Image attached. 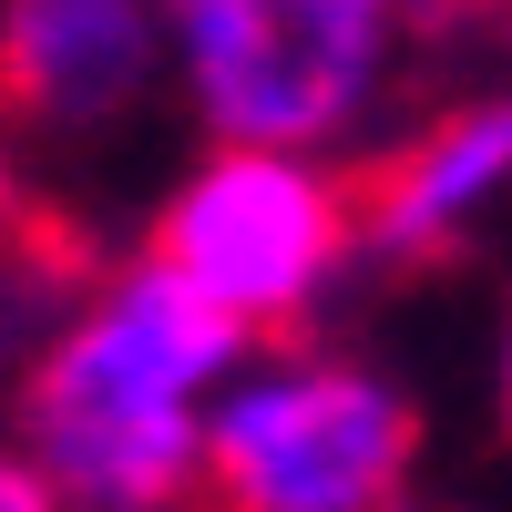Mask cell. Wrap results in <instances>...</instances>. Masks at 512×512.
Segmentation results:
<instances>
[{
  "label": "cell",
  "mask_w": 512,
  "mask_h": 512,
  "mask_svg": "<svg viewBox=\"0 0 512 512\" xmlns=\"http://www.w3.org/2000/svg\"><path fill=\"white\" fill-rule=\"evenodd\" d=\"M246 349V328L175 267L123 277L93 318H72L41 349L21 390L31 461L62 502H175L205 482V420L195 390Z\"/></svg>",
  "instance_id": "cell-1"
},
{
  "label": "cell",
  "mask_w": 512,
  "mask_h": 512,
  "mask_svg": "<svg viewBox=\"0 0 512 512\" xmlns=\"http://www.w3.org/2000/svg\"><path fill=\"white\" fill-rule=\"evenodd\" d=\"M420 472V410L369 369H277L205 420V492L236 512H379Z\"/></svg>",
  "instance_id": "cell-2"
},
{
  "label": "cell",
  "mask_w": 512,
  "mask_h": 512,
  "mask_svg": "<svg viewBox=\"0 0 512 512\" xmlns=\"http://www.w3.org/2000/svg\"><path fill=\"white\" fill-rule=\"evenodd\" d=\"M400 0H175V52L195 113L226 144H328L349 134Z\"/></svg>",
  "instance_id": "cell-3"
},
{
  "label": "cell",
  "mask_w": 512,
  "mask_h": 512,
  "mask_svg": "<svg viewBox=\"0 0 512 512\" xmlns=\"http://www.w3.org/2000/svg\"><path fill=\"white\" fill-rule=\"evenodd\" d=\"M349 246V185H318L297 144H226L154 216V267L205 287L236 328H297Z\"/></svg>",
  "instance_id": "cell-4"
},
{
  "label": "cell",
  "mask_w": 512,
  "mask_h": 512,
  "mask_svg": "<svg viewBox=\"0 0 512 512\" xmlns=\"http://www.w3.org/2000/svg\"><path fill=\"white\" fill-rule=\"evenodd\" d=\"M154 82L144 0H0V123L93 134Z\"/></svg>",
  "instance_id": "cell-5"
},
{
  "label": "cell",
  "mask_w": 512,
  "mask_h": 512,
  "mask_svg": "<svg viewBox=\"0 0 512 512\" xmlns=\"http://www.w3.org/2000/svg\"><path fill=\"white\" fill-rule=\"evenodd\" d=\"M502 185H512V93H482L441 123H420L379 164H359L349 175V236L369 256H431Z\"/></svg>",
  "instance_id": "cell-6"
},
{
  "label": "cell",
  "mask_w": 512,
  "mask_h": 512,
  "mask_svg": "<svg viewBox=\"0 0 512 512\" xmlns=\"http://www.w3.org/2000/svg\"><path fill=\"white\" fill-rule=\"evenodd\" d=\"M41 502H62L52 472H21V461H0V512H41Z\"/></svg>",
  "instance_id": "cell-7"
},
{
  "label": "cell",
  "mask_w": 512,
  "mask_h": 512,
  "mask_svg": "<svg viewBox=\"0 0 512 512\" xmlns=\"http://www.w3.org/2000/svg\"><path fill=\"white\" fill-rule=\"evenodd\" d=\"M492 400H502V441H512V318H502V369H492Z\"/></svg>",
  "instance_id": "cell-8"
},
{
  "label": "cell",
  "mask_w": 512,
  "mask_h": 512,
  "mask_svg": "<svg viewBox=\"0 0 512 512\" xmlns=\"http://www.w3.org/2000/svg\"><path fill=\"white\" fill-rule=\"evenodd\" d=\"M441 11H502V0H441Z\"/></svg>",
  "instance_id": "cell-9"
}]
</instances>
